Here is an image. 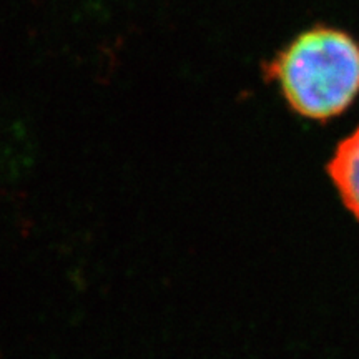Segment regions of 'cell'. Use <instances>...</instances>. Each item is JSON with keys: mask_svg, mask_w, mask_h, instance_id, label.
<instances>
[{"mask_svg": "<svg viewBox=\"0 0 359 359\" xmlns=\"http://www.w3.org/2000/svg\"><path fill=\"white\" fill-rule=\"evenodd\" d=\"M266 75L296 114L326 122L359 95V45L346 32L316 27L278 53Z\"/></svg>", "mask_w": 359, "mask_h": 359, "instance_id": "6da1fadb", "label": "cell"}, {"mask_svg": "<svg viewBox=\"0 0 359 359\" xmlns=\"http://www.w3.org/2000/svg\"><path fill=\"white\" fill-rule=\"evenodd\" d=\"M326 170L344 206L359 222V127L339 142Z\"/></svg>", "mask_w": 359, "mask_h": 359, "instance_id": "7a4b0ae2", "label": "cell"}]
</instances>
